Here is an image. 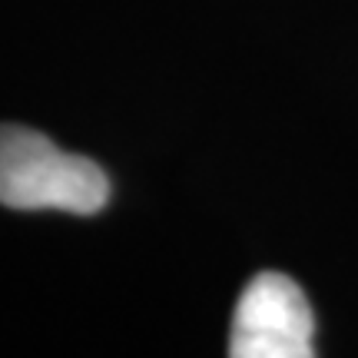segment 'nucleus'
<instances>
[{
    "label": "nucleus",
    "instance_id": "f257e3e1",
    "mask_svg": "<svg viewBox=\"0 0 358 358\" xmlns=\"http://www.w3.org/2000/svg\"><path fill=\"white\" fill-rule=\"evenodd\" d=\"M110 203V179L93 159L60 150L30 127H0V206L93 216Z\"/></svg>",
    "mask_w": 358,
    "mask_h": 358
},
{
    "label": "nucleus",
    "instance_id": "f03ea898",
    "mask_svg": "<svg viewBox=\"0 0 358 358\" xmlns=\"http://www.w3.org/2000/svg\"><path fill=\"white\" fill-rule=\"evenodd\" d=\"M232 358L315 355V315L306 292L282 272H259L236 302L229 332Z\"/></svg>",
    "mask_w": 358,
    "mask_h": 358
}]
</instances>
